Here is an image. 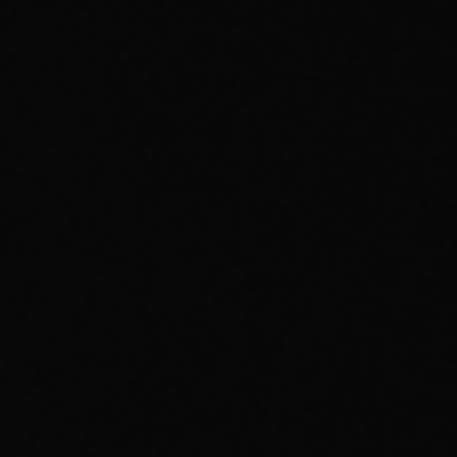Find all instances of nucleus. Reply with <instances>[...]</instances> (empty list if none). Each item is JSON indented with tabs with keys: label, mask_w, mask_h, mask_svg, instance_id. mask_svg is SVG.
<instances>
[]
</instances>
